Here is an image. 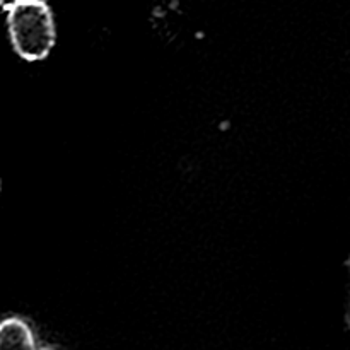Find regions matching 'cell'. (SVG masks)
<instances>
[{"label":"cell","instance_id":"cell-1","mask_svg":"<svg viewBox=\"0 0 350 350\" xmlns=\"http://www.w3.org/2000/svg\"><path fill=\"white\" fill-rule=\"evenodd\" d=\"M7 14L12 46L24 60H43L57 40L55 19L44 0H21Z\"/></svg>","mask_w":350,"mask_h":350},{"label":"cell","instance_id":"cell-2","mask_svg":"<svg viewBox=\"0 0 350 350\" xmlns=\"http://www.w3.org/2000/svg\"><path fill=\"white\" fill-rule=\"evenodd\" d=\"M36 335L26 320L10 317L0 321V349H36Z\"/></svg>","mask_w":350,"mask_h":350},{"label":"cell","instance_id":"cell-3","mask_svg":"<svg viewBox=\"0 0 350 350\" xmlns=\"http://www.w3.org/2000/svg\"><path fill=\"white\" fill-rule=\"evenodd\" d=\"M17 2H21V0H0V7H2V9H10V7L16 5Z\"/></svg>","mask_w":350,"mask_h":350},{"label":"cell","instance_id":"cell-4","mask_svg":"<svg viewBox=\"0 0 350 350\" xmlns=\"http://www.w3.org/2000/svg\"><path fill=\"white\" fill-rule=\"evenodd\" d=\"M0 187H2V185H0Z\"/></svg>","mask_w":350,"mask_h":350}]
</instances>
